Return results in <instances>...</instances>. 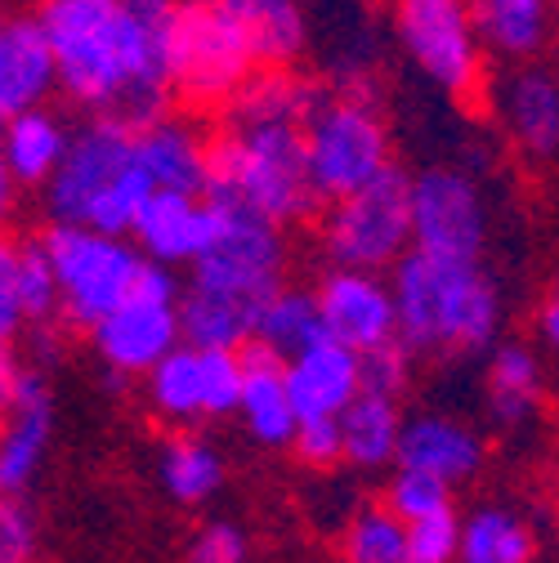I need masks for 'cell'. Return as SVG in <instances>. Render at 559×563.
Returning <instances> with one entry per match:
<instances>
[{"instance_id": "obj_33", "label": "cell", "mask_w": 559, "mask_h": 563, "mask_svg": "<svg viewBox=\"0 0 559 563\" xmlns=\"http://www.w3.org/2000/svg\"><path fill=\"white\" fill-rule=\"evenodd\" d=\"M533 532L506 506H483L461 523V563H528Z\"/></svg>"}, {"instance_id": "obj_8", "label": "cell", "mask_w": 559, "mask_h": 563, "mask_svg": "<svg viewBox=\"0 0 559 563\" xmlns=\"http://www.w3.org/2000/svg\"><path fill=\"white\" fill-rule=\"evenodd\" d=\"M305 157H309V179L327 206L354 197L359 188H368L372 179H381L394 166L385 121L376 117L372 103H363L354 95L322 99L309 112Z\"/></svg>"}, {"instance_id": "obj_40", "label": "cell", "mask_w": 559, "mask_h": 563, "mask_svg": "<svg viewBox=\"0 0 559 563\" xmlns=\"http://www.w3.org/2000/svg\"><path fill=\"white\" fill-rule=\"evenodd\" d=\"M188 563H246V537L233 523H206L188 545Z\"/></svg>"}, {"instance_id": "obj_31", "label": "cell", "mask_w": 559, "mask_h": 563, "mask_svg": "<svg viewBox=\"0 0 559 563\" xmlns=\"http://www.w3.org/2000/svg\"><path fill=\"white\" fill-rule=\"evenodd\" d=\"M541 398V367L524 344H502L487 363V407L502 426H524Z\"/></svg>"}, {"instance_id": "obj_27", "label": "cell", "mask_w": 559, "mask_h": 563, "mask_svg": "<svg viewBox=\"0 0 559 563\" xmlns=\"http://www.w3.org/2000/svg\"><path fill=\"white\" fill-rule=\"evenodd\" d=\"M220 5L246 27L260 63H268L273 73L283 63H292L309 41V23H305L300 0H220Z\"/></svg>"}, {"instance_id": "obj_14", "label": "cell", "mask_w": 559, "mask_h": 563, "mask_svg": "<svg viewBox=\"0 0 559 563\" xmlns=\"http://www.w3.org/2000/svg\"><path fill=\"white\" fill-rule=\"evenodd\" d=\"M95 354L112 376H153L184 344L179 305H157L130 296L117 313H108L95 331Z\"/></svg>"}, {"instance_id": "obj_38", "label": "cell", "mask_w": 559, "mask_h": 563, "mask_svg": "<svg viewBox=\"0 0 559 563\" xmlns=\"http://www.w3.org/2000/svg\"><path fill=\"white\" fill-rule=\"evenodd\" d=\"M407 358L412 349L403 340L376 349V354L363 358V394H381V398H398L407 385Z\"/></svg>"}, {"instance_id": "obj_10", "label": "cell", "mask_w": 559, "mask_h": 563, "mask_svg": "<svg viewBox=\"0 0 559 563\" xmlns=\"http://www.w3.org/2000/svg\"><path fill=\"white\" fill-rule=\"evenodd\" d=\"M287 238L277 224L251 216L242 206H224V229L216 246L193 264L188 287L201 291H224L251 305H268L277 291L287 287Z\"/></svg>"}, {"instance_id": "obj_41", "label": "cell", "mask_w": 559, "mask_h": 563, "mask_svg": "<svg viewBox=\"0 0 559 563\" xmlns=\"http://www.w3.org/2000/svg\"><path fill=\"white\" fill-rule=\"evenodd\" d=\"M32 550H36V523L28 506L10 497L6 510H0V563H32Z\"/></svg>"}, {"instance_id": "obj_3", "label": "cell", "mask_w": 559, "mask_h": 563, "mask_svg": "<svg viewBox=\"0 0 559 563\" xmlns=\"http://www.w3.org/2000/svg\"><path fill=\"white\" fill-rule=\"evenodd\" d=\"M224 206H242L268 224H300L322 201L309 179L305 125H229L211 144V188Z\"/></svg>"}, {"instance_id": "obj_5", "label": "cell", "mask_w": 559, "mask_h": 563, "mask_svg": "<svg viewBox=\"0 0 559 563\" xmlns=\"http://www.w3.org/2000/svg\"><path fill=\"white\" fill-rule=\"evenodd\" d=\"M260 54L220 0H179L171 32V86L193 103H233L255 81Z\"/></svg>"}, {"instance_id": "obj_13", "label": "cell", "mask_w": 559, "mask_h": 563, "mask_svg": "<svg viewBox=\"0 0 559 563\" xmlns=\"http://www.w3.org/2000/svg\"><path fill=\"white\" fill-rule=\"evenodd\" d=\"M318 309H322L327 340L354 349L359 358L398 340V300L381 273L331 268L318 282Z\"/></svg>"}, {"instance_id": "obj_43", "label": "cell", "mask_w": 559, "mask_h": 563, "mask_svg": "<svg viewBox=\"0 0 559 563\" xmlns=\"http://www.w3.org/2000/svg\"><path fill=\"white\" fill-rule=\"evenodd\" d=\"M537 331H541V340H546L550 349H559V282H555L550 296H546L541 309H537Z\"/></svg>"}, {"instance_id": "obj_12", "label": "cell", "mask_w": 559, "mask_h": 563, "mask_svg": "<svg viewBox=\"0 0 559 563\" xmlns=\"http://www.w3.org/2000/svg\"><path fill=\"white\" fill-rule=\"evenodd\" d=\"M125 10V108L130 125L162 117L171 86V32L179 0H121Z\"/></svg>"}, {"instance_id": "obj_20", "label": "cell", "mask_w": 559, "mask_h": 563, "mask_svg": "<svg viewBox=\"0 0 559 563\" xmlns=\"http://www.w3.org/2000/svg\"><path fill=\"white\" fill-rule=\"evenodd\" d=\"M287 385L300 420H340L363 394V358L336 340H318L287 363Z\"/></svg>"}, {"instance_id": "obj_2", "label": "cell", "mask_w": 559, "mask_h": 563, "mask_svg": "<svg viewBox=\"0 0 559 563\" xmlns=\"http://www.w3.org/2000/svg\"><path fill=\"white\" fill-rule=\"evenodd\" d=\"M398 340L412 349H483L502 327V296L479 264L412 251L394 277Z\"/></svg>"}, {"instance_id": "obj_35", "label": "cell", "mask_w": 559, "mask_h": 563, "mask_svg": "<svg viewBox=\"0 0 559 563\" xmlns=\"http://www.w3.org/2000/svg\"><path fill=\"white\" fill-rule=\"evenodd\" d=\"M340 563H412L407 523L390 506H368L344 523Z\"/></svg>"}, {"instance_id": "obj_26", "label": "cell", "mask_w": 559, "mask_h": 563, "mask_svg": "<svg viewBox=\"0 0 559 563\" xmlns=\"http://www.w3.org/2000/svg\"><path fill=\"white\" fill-rule=\"evenodd\" d=\"M149 402L157 416L175 420V426L211 416V354L193 349V344H179L149 376Z\"/></svg>"}, {"instance_id": "obj_37", "label": "cell", "mask_w": 559, "mask_h": 563, "mask_svg": "<svg viewBox=\"0 0 559 563\" xmlns=\"http://www.w3.org/2000/svg\"><path fill=\"white\" fill-rule=\"evenodd\" d=\"M461 523L452 510L443 515H430L421 523H407V550H412V563H452L461 559Z\"/></svg>"}, {"instance_id": "obj_6", "label": "cell", "mask_w": 559, "mask_h": 563, "mask_svg": "<svg viewBox=\"0 0 559 563\" xmlns=\"http://www.w3.org/2000/svg\"><path fill=\"white\" fill-rule=\"evenodd\" d=\"M322 251L336 268L394 273L412 251V175L390 166L354 197L331 201L322 216Z\"/></svg>"}, {"instance_id": "obj_39", "label": "cell", "mask_w": 559, "mask_h": 563, "mask_svg": "<svg viewBox=\"0 0 559 563\" xmlns=\"http://www.w3.org/2000/svg\"><path fill=\"white\" fill-rule=\"evenodd\" d=\"M296 456L314 470H327L336 461H344V434H340V420H300L296 430Z\"/></svg>"}, {"instance_id": "obj_28", "label": "cell", "mask_w": 559, "mask_h": 563, "mask_svg": "<svg viewBox=\"0 0 559 563\" xmlns=\"http://www.w3.org/2000/svg\"><path fill=\"white\" fill-rule=\"evenodd\" d=\"M403 426L394 398L381 394H359L354 407L340 416V434H344V461L354 470H381L385 461H398L403 448Z\"/></svg>"}, {"instance_id": "obj_4", "label": "cell", "mask_w": 559, "mask_h": 563, "mask_svg": "<svg viewBox=\"0 0 559 563\" xmlns=\"http://www.w3.org/2000/svg\"><path fill=\"white\" fill-rule=\"evenodd\" d=\"M41 27L58 58L67 99L121 117L125 108V10L121 0H45Z\"/></svg>"}, {"instance_id": "obj_24", "label": "cell", "mask_w": 559, "mask_h": 563, "mask_svg": "<svg viewBox=\"0 0 559 563\" xmlns=\"http://www.w3.org/2000/svg\"><path fill=\"white\" fill-rule=\"evenodd\" d=\"M67 144H73V130L45 108L6 121V148H0L6 179L19 188H50L67 157Z\"/></svg>"}, {"instance_id": "obj_19", "label": "cell", "mask_w": 559, "mask_h": 563, "mask_svg": "<svg viewBox=\"0 0 559 563\" xmlns=\"http://www.w3.org/2000/svg\"><path fill=\"white\" fill-rule=\"evenodd\" d=\"M134 153H139V170L149 175L157 192L206 197V188H211V144L188 121L157 117L139 125Z\"/></svg>"}, {"instance_id": "obj_1", "label": "cell", "mask_w": 559, "mask_h": 563, "mask_svg": "<svg viewBox=\"0 0 559 563\" xmlns=\"http://www.w3.org/2000/svg\"><path fill=\"white\" fill-rule=\"evenodd\" d=\"M134 134L125 117H90L73 130V144L58 166V175L45 188V210L54 224H81L108 238L134 233L144 206L153 201V184L139 170Z\"/></svg>"}, {"instance_id": "obj_23", "label": "cell", "mask_w": 559, "mask_h": 563, "mask_svg": "<svg viewBox=\"0 0 559 563\" xmlns=\"http://www.w3.org/2000/svg\"><path fill=\"white\" fill-rule=\"evenodd\" d=\"M502 121L528 157L559 153V77L546 67H519L497 90Z\"/></svg>"}, {"instance_id": "obj_25", "label": "cell", "mask_w": 559, "mask_h": 563, "mask_svg": "<svg viewBox=\"0 0 559 563\" xmlns=\"http://www.w3.org/2000/svg\"><path fill=\"white\" fill-rule=\"evenodd\" d=\"M179 327H184V344H193V349H224V354H242V349L255 344L260 305L224 296V291L188 287L184 300H179Z\"/></svg>"}, {"instance_id": "obj_30", "label": "cell", "mask_w": 559, "mask_h": 563, "mask_svg": "<svg viewBox=\"0 0 559 563\" xmlns=\"http://www.w3.org/2000/svg\"><path fill=\"white\" fill-rule=\"evenodd\" d=\"M318 340H327L322 327V309H318V291H300V287H283L264 309H260V327H255V344L277 354L283 363H292L296 354L314 349Z\"/></svg>"}, {"instance_id": "obj_15", "label": "cell", "mask_w": 559, "mask_h": 563, "mask_svg": "<svg viewBox=\"0 0 559 563\" xmlns=\"http://www.w3.org/2000/svg\"><path fill=\"white\" fill-rule=\"evenodd\" d=\"M0 394H6V411H10L6 443H0V483H6V497H14V492L32 483V474L45 461L50 430H54V398L45 376L36 367H19L14 354H6Z\"/></svg>"}, {"instance_id": "obj_17", "label": "cell", "mask_w": 559, "mask_h": 563, "mask_svg": "<svg viewBox=\"0 0 559 563\" xmlns=\"http://www.w3.org/2000/svg\"><path fill=\"white\" fill-rule=\"evenodd\" d=\"M58 90V58L36 14H19L0 27V112L6 121L36 112Z\"/></svg>"}, {"instance_id": "obj_21", "label": "cell", "mask_w": 559, "mask_h": 563, "mask_svg": "<svg viewBox=\"0 0 559 563\" xmlns=\"http://www.w3.org/2000/svg\"><path fill=\"white\" fill-rule=\"evenodd\" d=\"M238 416L255 443L264 448H283L296 443L300 430V411L292 402V385H287V363L268 354V349L251 344L242 349V402Z\"/></svg>"}, {"instance_id": "obj_42", "label": "cell", "mask_w": 559, "mask_h": 563, "mask_svg": "<svg viewBox=\"0 0 559 563\" xmlns=\"http://www.w3.org/2000/svg\"><path fill=\"white\" fill-rule=\"evenodd\" d=\"M134 296L139 300H157V305H179L184 300V287H179V277H175V268H166V264H144V273H139V287H134Z\"/></svg>"}, {"instance_id": "obj_34", "label": "cell", "mask_w": 559, "mask_h": 563, "mask_svg": "<svg viewBox=\"0 0 559 563\" xmlns=\"http://www.w3.org/2000/svg\"><path fill=\"white\" fill-rule=\"evenodd\" d=\"M157 474H162V487L184 506H197L206 497H216V487L224 483L220 452L211 443H201V439H171L162 448Z\"/></svg>"}, {"instance_id": "obj_11", "label": "cell", "mask_w": 559, "mask_h": 563, "mask_svg": "<svg viewBox=\"0 0 559 563\" xmlns=\"http://www.w3.org/2000/svg\"><path fill=\"white\" fill-rule=\"evenodd\" d=\"M412 242L426 255L479 264L487 242V206L465 170L426 166L412 175Z\"/></svg>"}, {"instance_id": "obj_22", "label": "cell", "mask_w": 559, "mask_h": 563, "mask_svg": "<svg viewBox=\"0 0 559 563\" xmlns=\"http://www.w3.org/2000/svg\"><path fill=\"white\" fill-rule=\"evenodd\" d=\"M483 465V439L457 416L421 411L403 426V448H398V470L430 474L439 483H461Z\"/></svg>"}, {"instance_id": "obj_29", "label": "cell", "mask_w": 559, "mask_h": 563, "mask_svg": "<svg viewBox=\"0 0 559 563\" xmlns=\"http://www.w3.org/2000/svg\"><path fill=\"white\" fill-rule=\"evenodd\" d=\"M327 95L314 90L309 81L292 77V73H264L255 77L233 103H229V125H305L309 112L322 103Z\"/></svg>"}, {"instance_id": "obj_16", "label": "cell", "mask_w": 559, "mask_h": 563, "mask_svg": "<svg viewBox=\"0 0 559 563\" xmlns=\"http://www.w3.org/2000/svg\"><path fill=\"white\" fill-rule=\"evenodd\" d=\"M224 229V201L216 197H184V192H153L144 216L134 224V246L153 264H197L216 246Z\"/></svg>"}, {"instance_id": "obj_9", "label": "cell", "mask_w": 559, "mask_h": 563, "mask_svg": "<svg viewBox=\"0 0 559 563\" xmlns=\"http://www.w3.org/2000/svg\"><path fill=\"white\" fill-rule=\"evenodd\" d=\"M394 32L412 67L443 95H470L483 67L474 0H394Z\"/></svg>"}, {"instance_id": "obj_18", "label": "cell", "mask_w": 559, "mask_h": 563, "mask_svg": "<svg viewBox=\"0 0 559 563\" xmlns=\"http://www.w3.org/2000/svg\"><path fill=\"white\" fill-rule=\"evenodd\" d=\"M63 309L58 273L41 238L6 242L0 251V335L14 340L23 327H36Z\"/></svg>"}, {"instance_id": "obj_32", "label": "cell", "mask_w": 559, "mask_h": 563, "mask_svg": "<svg viewBox=\"0 0 559 563\" xmlns=\"http://www.w3.org/2000/svg\"><path fill=\"white\" fill-rule=\"evenodd\" d=\"M483 45H493L506 58H528L546 41V0H474Z\"/></svg>"}, {"instance_id": "obj_36", "label": "cell", "mask_w": 559, "mask_h": 563, "mask_svg": "<svg viewBox=\"0 0 559 563\" xmlns=\"http://www.w3.org/2000/svg\"><path fill=\"white\" fill-rule=\"evenodd\" d=\"M448 483H439V478H430V474H416V470H398L394 478H390V492H385V506L403 519V523H421V519H430V515H443V510H452L448 506Z\"/></svg>"}, {"instance_id": "obj_7", "label": "cell", "mask_w": 559, "mask_h": 563, "mask_svg": "<svg viewBox=\"0 0 559 563\" xmlns=\"http://www.w3.org/2000/svg\"><path fill=\"white\" fill-rule=\"evenodd\" d=\"M41 242L58 273L63 313L90 331L134 296L139 273L149 264V255L125 238H108L81 224H50Z\"/></svg>"}]
</instances>
